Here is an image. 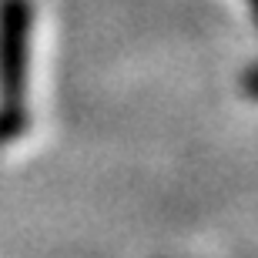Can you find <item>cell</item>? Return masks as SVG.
Segmentation results:
<instances>
[{
  "label": "cell",
  "mask_w": 258,
  "mask_h": 258,
  "mask_svg": "<svg viewBox=\"0 0 258 258\" xmlns=\"http://www.w3.org/2000/svg\"><path fill=\"white\" fill-rule=\"evenodd\" d=\"M30 4L4 0L0 7V144L17 138L27 124L24 117V84H27V44H30Z\"/></svg>",
  "instance_id": "6da1fadb"
}]
</instances>
